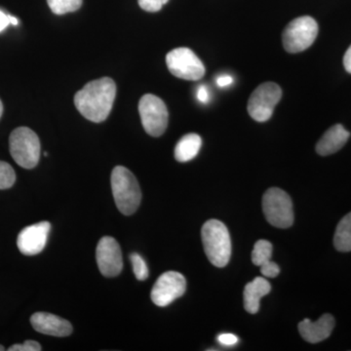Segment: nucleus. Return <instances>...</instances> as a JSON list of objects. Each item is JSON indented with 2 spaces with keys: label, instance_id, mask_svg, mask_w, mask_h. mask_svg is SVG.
Here are the masks:
<instances>
[{
  "label": "nucleus",
  "instance_id": "5",
  "mask_svg": "<svg viewBox=\"0 0 351 351\" xmlns=\"http://www.w3.org/2000/svg\"><path fill=\"white\" fill-rule=\"evenodd\" d=\"M263 210L270 225L288 228L294 223V210L290 196L278 188L265 191L263 197Z\"/></svg>",
  "mask_w": 351,
  "mask_h": 351
},
{
  "label": "nucleus",
  "instance_id": "8",
  "mask_svg": "<svg viewBox=\"0 0 351 351\" xmlns=\"http://www.w3.org/2000/svg\"><path fill=\"white\" fill-rule=\"evenodd\" d=\"M168 69L176 77L195 82L205 75V66L193 50L186 47L176 48L166 56Z\"/></svg>",
  "mask_w": 351,
  "mask_h": 351
},
{
  "label": "nucleus",
  "instance_id": "13",
  "mask_svg": "<svg viewBox=\"0 0 351 351\" xmlns=\"http://www.w3.org/2000/svg\"><path fill=\"white\" fill-rule=\"evenodd\" d=\"M34 329L41 334L53 337H69L73 326L68 320L48 313H36L31 317Z\"/></svg>",
  "mask_w": 351,
  "mask_h": 351
},
{
  "label": "nucleus",
  "instance_id": "30",
  "mask_svg": "<svg viewBox=\"0 0 351 351\" xmlns=\"http://www.w3.org/2000/svg\"><path fill=\"white\" fill-rule=\"evenodd\" d=\"M343 66H345L346 71L351 73V45L343 57Z\"/></svg>",
  "mask_w": 351,
  "mask_h": 351
},
{
  "label": "nucleus",
  "instance_id": "18",
  "mask_svg": "<svg viewBox=\"0 0 351 351\" xmlns=\"http://www.w3.org/2000/svg\"><path fill=\"white\" fill-rule=\"evenodd\" d=\"M334 245L339 252L346 253L351 251V212L346 215L337 226Z\"/></svg>",
  "mask_w": 351,
  "mask_h": 351
},
{
  "label": "nucleus",
  "instance_id": "19",
  "mask_svg": "<svg viewBox=\"0 0 351 351\" xmlns=\"http://www.w3.org/2000/svg\"><path fill=\"white\" fill-rule=\"evenodd\" d=\"M272 250L274 246L269 241L265 239L258 240L254 246L252 252V262L258 267H263L267 263L271 262Z\"/></svg>",
  "mask_w": 351,
  "mask_h": 351
},
{
  "label": "nucleus",
  "instance_id": "4",
  "mask_svg": "<svg viewBox=\"0 0 351 351\" xmlns=\"http://www.w3.org/2000/svg\"><path fill=\"white\" fill-rule=\"evenodd\" d=\"M11 156L15 162L25 169H32L38 164L40 157V142L38 136L27 127H19L9 138Z\"/></svg>",
  "mask_w": 351,
  "mask_h": 351
},
{
  "label": "nucleus",
  "instance_id": "3",
  "mask_svg": "<svg viewBox=\"0 0 351 351\" xmlns=\"http://www.w3.org/2000/svg\"><path fill=\"white\" fill-rule=\"evenodd\" d=\"M110 182L113 198L119 211L126 216L135 213L142 200V193L135 176L123 166H117L112 170Z\"/></svg>",
  "mask_w": 351,
  "mask_h": 351
},
{
  "label": "nucleus",
  "instance_id": "23",
  "mask_svg": "<svg viewBox=\"0 0 351 351\" xmlns=\"http://www.w3.org/2000/svg\"><path fill=\"white\" fill-rule=\"evenodd\" d=\"M169 0H138V5L147 12H158Z\"/></svg>",
  "mask_w": 351,
  "mask_h": 351
},
{
  "label": "nucleus",
  "instance_id": "20",
  "mask_svg": "<svg viewBox=\"0 0 351 351\" xmlns=\"http://www.w3.org/2000/svg\"><path fill=\"white\" fill-rule=\"evenodd\" d=\"M51 11L56 15L75 12L82 5V0H47Z\"/></svg>",
  "mask_w": 351,
  "mask_h": 351
},
{
  "label": "nucleus",
  "instance_id": "11",
  "mask_svg": "<svg viewBox=\"0 0 351 351\" xmlns=\"http://www.w3.org/2000/svg\"><path fill=\"white\" fill-rule=\"evenodd\" d=\"M97 263L104 276H119L123 269L121 248L113 237H104L99 241L96 249Z\"/></svg>",
  "mask_w": 351,
  "mask_h": 351
},
{
  "label": "nucleus",
  "instance_id": "17",
  "mask_svg": "<svg viewBox=\"0 0 351 351\" xmlns=\"http://www.w3.org/2000/svg\"><path fill=\"white\" fill-rule=\"evenodd\" d=\"M201 145H202V140L197 134L191 133L184 135L176 145V160L179 162H188L193 160L199 152Z\"/></svg>",
  "mask_w": 351,
  "mask_h": 351
},
{
  "label": "nucleus",
  "instance_id": "25",
  "mask_svg": "<svg viewBox=\"0 0 351 351\" xmlns=\"http://www.w3.org/2000/svg\"><path fill=\"white\" fill-rule=\"evenodd\" d=\"M261 272H262L263 276L265 277L274 278V277L278 276V274H280V267L276 263L269 262L267 265L261 267Z\"/></svg>",
  "mask_w": 351,
  "mask_h": 351
},
{
  "label": "nucleus",
  "instance_id": "16",
  "mask_svg": "<svg viewBox=\"0 0 351 351\" xmlns=\"http://www.w3.org/2000/svg\"><path fill=\"white\" fill-rule=\"evenodd\" d=\"M271 286L263 277H256L252 282L247 284L244 289V307L247 313H257L260 309L261 299L269 295Z\"/></svg>",
  "mask_w": 351,
  "mask_h": 351
},
{
  "label": "nucleus",
  "instance_id": "26",
  "mask_svg": "<svg viewBox=\"0 0 351 351\" xmlns=\"http://www.w3.org/2000/svg\"><path fill=\"white\" fill-rule=\"evenodd\" d=\"M218 341L223 346H232L239 343V338L233 334H221L218 337Z\"/></svg>",
  "mask_w": 351,
  "mask_h": 351
},
{
  "label": "nucleus",
  "instance_id": "31",
  "mask_svg": "<svg viewBox=\"0 0 351 351\" xmlns=\"http://www.w3.org/2000/svg\"><path fill=\"white\" fill-rule=\"evenodd\" d=\"M9 21H10V25H17L19 24V21L17 18L13 17V16L9 15Z\"/></svg>",
  "mask_w": 351,
  "mask_h": 351
},
{
  "label": "nucleus",
  "instance_id": "12",
  "mask_svg": "<svg viewBox=\"0 0 351 351\" xmlns=\"http://www.w3.org/2000/svg\"><path fill=\"white\" fill-rule=\"evenodd\" d=\"M50 230L49 221H40L23 228L17 239V246L21 253L27 256L41 253L47 243Z\"/></svg>",
  "mask_w": 351,
  "mask_h": 351
},
{
  "label": "nucleus",
  "instance_id": "24",
  "mask_svg": "<svg viewBox=\"0 0 351 351\" xmlns=\"http://www.w3.org/2000/svg\"><path fill=\"white\" fill-rule=\"evenodd\" d=\"M9 351H40L41 346L36 341H25L24 343L11 346Z\"/></svg>",
  "mask_w": 351,
  "mask_h": 351
},
{
  "label": "nucleus",
  "instance_id": "27",
  "mask_svg": "<svg viewBox=\"0 0 351 351\" xmlns=\"http://www.w3.org/2000/svg\"><path fill=\"white\" fill-rule=\"evenodd\" d=\"M196 97H197L198 101L202 104H207L210 100L209 91L205 86L199 87V89L196 92Z\"/></svg>",
  "mask_w": 351,
  "mask_h": 351
},
{
  "label": "nucleus",
  "instance_id": "1",
  "mask_svg": "<svg viewBox=\"0 0 351 351\" xmlns=\"http://www.w3.org/2000/svg\"><path fill=\"white\" fill-rule=\"evenodd\" d=\"M117 85L110 77L90 82L75 96V105L85 119L95 123L105 121L112 112Z\"/></svg>",
  "mask_w": 351,
  "mask_h": 351
},
{
  "label": "nucleus",
  "instance_id": "14",
  "mask_svg": "<svg viewBox=\"0 0 351 351\" xmlns=\"http://www.w3.org/2000/svg\"><path fill=\"white\" fill-rule=\"evenodd\" d=\"M336 321L331 314H324L319 319L313 322L304 319L299 323V332L307 343H317L331 336Z\"/></svg>",
  "mask_w": 351,
  "mask_h": 351
},
{
  "label": "nucleus",
  "instance_id": "32",
  "mask_svg": "<svg viewBox=\"0 0 351 351\" xmlns=\"http://www.w3.org/2000/svg\"><path fill=\"white\" fill-rule=\"evenodd\" d=\"M2 113H3V105H2V101L0 100V119H1Z\"/></svg>",
  "mask_w": 351,
  "mask_h": 351
},
{
  "label": "nucleus",
  "instance_id": "33",
  "mask_svg": "<svg viewBox=\"0 0 351 351\" xmlns=\"http://www.w3.org/2000/svg\"><path fill=\"white\" fill-rule=\"evenodd\" d=\"M5 350V348H4L3 346L0 345V351Z\"/></svg>",
  "mask_w": 351,
  "mask_h": 351
},
{
  "label": "nucleus",
  "instance_id": "9",
  "mask_svg": "<svg viewBox=\"0 0 351 351\" xmlns=\"http://www.w3.org/2000/svg\"><path fill=\"white\" fill-rule=\"evenodd\" d=\"M282 90L274 82H265L256 88L248 101V113L258 122L267 121L277 104L281 100Z\"/></svg>",
  "mask_w": 351,
  "mask_h": 351
},
{
  "label": "nucleus",
  "instance_id": "29",
  "mask_svg": "<svg viewBox=\"0 0 351 351\" xmlns=\"http://www.w3.org/2000/svg\"><path fill=\"white\" fill-rule=\"evenodd\" d=\"M9 25H10L9 15L0 10V32H3Z\"/></svg>",
  "mask_w": 351,
  "mask_h": 351
},
{
  "label": "nucleus",
  "instance_id": "28",
  "mask_svg": "<svg viewBox=\"0 0 351 351\" xmlns=\"http://www.w3.org/2000/svg\"><path fill=\"white\" fill-rule=\"evenodd\" d=\"M232 82L233 78L228 75L219 76L218 80H217V84H218L219 87L230 86V85L232 84Z\"/></svg>",
  "mask_w": 351,
  "mask_h": 351
},
{
  "label": "nucleus",
  "instance_id": "10",
  "mask_svg": "<svg viewBox=\"0 0 351 351\" xmlns=\"http://www.w3.org/2000/svg\"><path fill=\"white\" fill-rule=\"evenodd\" d=\"M186 290L184 276L177 271H167L159 276L152 290V301L157 306L165 307L179 299Z\"/></svg>",
  "mask_w": 351,
  "mask_h": 351
},
{
  "label": "nucleus",
  "instance_id": "21",
  "mask_svg": "<svg viewBox=\"0 0 351 351\" xmlns=\"http://www.w3.org/2000/svg\"><path fill=\"white\" fill-rule=\"evenodd\" d=\"M16 182V174L10 164L0 161V189L12 188Z\"/></svg>",
  "mask_w": 351,
  "mask_h": 351
},
{
  "label": "nucleus",
  "instance_id": "15",
  "mask_svg": "<svg viewBox=\"0 0 351 351\" xmlns=\"http://www.w3.org/2000/svg\"><path fill=\"white\" fill-rule=\"evenodd\" d=\"M350 133L341 124H336L328 129L316 145V152L319 156H327L339 152L346 144Z\"/></svg>",
  "mask_w": 351,
  "mask_h": 351
},
{
  "label": "nucleus",
  "instance_id": "2",
  "mask_svg": "<svg viewBox=\"0 0 351 351\" xmlns=\"http://www.w3.org/2000/svg\"><path fill=\"white\" fill-rule=\"evenodd\" d=\"M208 260L217 267H225L232 256V240L228 228L218 219H209L201 230Z\"/></svg>",
  "mask_w": 351,
  "mask_h": 351
},
{
  "label": "nucleus",
  "instance_id": "7",
  "mask_svg": "<svg viewBox=\"0 0 351 351\" xmlns=\"http://www.w3.org/2000/svg\"><path fill=\"white\" fill-rule=\"evenodd\" d=\"M138 112L143 127L152 137H160L168 126L167 107L160 98L152 94H145L138 101Z\"/></svg>",
  "mask_w": 351,
  "mask_h": 351
},
{
  "label": "nucleus",
  "instance_id": "22",
  "mask_svg": "<svg viewBox=\"0 0 351 351\" xmlns=\"http://www.w3.org/2000/svg\"><path fill=\"white\" fill-rule=\"evenodd\" d=\"M130 261L133 265V271L136 278L140 281L145 280L149 277V267L142 256L137 253L131 254Z\"/></svg>",
  "mask_w": 351,
  "mask_h": 351
},
{
  "label": "nucleus",
  "instance_id": "6",
  "mask_svg": "<svg viewBox=\"0 0 351 351\" xmlns=\"http://www.w3.org/2000/svg\"><path fill=\"white\" fill-rule=\"evenodd\" d=\"M318 34L317 22L309 16H302L289 23L283 31L284 48L289 53L302 52L313 45Z\"/></svg>",
  "mask_w": 351,
  "mask_h": 351
}]
</instances>
